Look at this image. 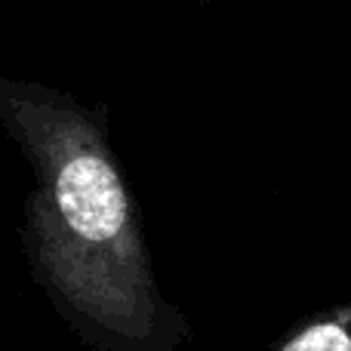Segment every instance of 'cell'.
Here are the masks:
<instances>
[{"instance_id": "6da1fadb", "label": "cell", "mask_w": 351, "mask_h": 351, "mask_svg": "<svg viewBox=\"0 0 351 351\" xmlns=\"http://www.w3.org/2000/svg\"><path fill=\"white\" fill-rule=\"evenodd\" d=\"M0 123L31 167L22 256L49 308L90 351H182L188 315L164 296L105 105L0 80Z\"/></svg>"}, {"instance_id": "7a4b0ae2", "label": "cell", "mask_w": 351, "mask_h": 351, "mask_svg": "<svg viewBox=\"0 0 351 351\" xmlns=\"http://www.w3.org/2000/svg\"><path fill=\"white\" fill-rule=\"evenodd\" d=\"M271 351H351V302L296 324Z\"/></svg>"}]
</instances>
